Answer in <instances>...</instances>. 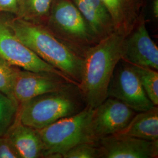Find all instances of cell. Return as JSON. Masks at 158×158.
Masks as SVG:
<instances>
[{
    "mask_svg": "<svg viewBox=\"0 0 158 158\" xmlns=\"http://www.w3.org/2000/svg\"><path fill=\"white\" fill-rule=\"evenodd\" d=\"M7 21L25 45L43 60L79 85L85 52L57 38L44 24L16 17Z\"/></svg>",
    "mask_w": 158,
    "mask_h": 158,
    "instance_id": "cell-1",
    "label": "cell"
},
{
    "mask_svg": "<svg viewBox=\"0 0 158 158\" xmlns=\"http://www.w3.org/2000/svg\"><path fill=\"white\" fill-rule=\"evenodd\" d=\"M126 36L114 31L85 51L79 87L87 106L94 108L107 98L108 87L116 66L121 60Z\"/></svg>",
    "mask_w": 158,
    "mask_h": 158,
    "instance_id": "cell-2",
    "label": "cell"
},
{
    "mask_svg": "<svg viewBox=\"0 0 158 158\" xmlns=\"http://www.w3.org/2000/svg\"><path fill=\"white\" fill-rule=\"evenodd\" d=\"M86 106L79 85L69 83L59 90L19 104L17 117L23 124L41 130L60 119L79 113Z\"/></svg>",
    "mask_w": 158,
    "mask_h": 158,
    "instance_id": "cell-3",
    "label": "cell"
},
{
    "mask_svg": "<svg viewBox=\"0 0 158 158\" xmlns=\"http://www.w3.org/2000/svg\"><path fill=\"white\" fill-rule=\"evenodd\" d=\"M93 110L86 106L79 113L38 130L45 148L44 158H62L64 153L78 144L98 141L91 127Z\"/></svg>",
    "mask_w": 158,
    "mask_h": 158,
    "instance_id": "cell-4",
    "label": "cell"
},
{
    "mask_svg": "<svg viewBox=\"0 0 158 158\" xmlns=\"http://www.w3.org/2000/svg\"><path fill=\"white\" fill-rule=\"evenodd\" d=\"M44 25L57 38L83 52L99 42L70 0H54Z\"/></svg>",
    "mask_w": 158,
    "mask_h": 158,
    "instance_id": "cell-5",
    "label": "cell"
},
{
    "mask_svg": "<svg viewBox=\"0 0 158 158\" xmlns=\"http://www.w3.org/2000/svg\"><path fill=\"white\" fill-rule=\"evenodd\" d=\"M0 57L14 67L35 72L57 74L76 82L40 59L17 37L7 19L2 18H0Z\"/></svg>",
    "mask_w": 158,
    "mask_h": 158,
    "instance_id": "cell-6",
    "label": "cell"
},
{
    "mask_svg": "<svg viewBox=\"0 0 158 158\" xmlns=\"http://www.w3.org/2000/svg\"><path fill=\"white\" fill-rule=\"evenodd\" d=\"M107 97L118 100L136 112L155 106L148 97L134 66L123 60L114 70L108 87Z\"/></svg>",
    "mask_w": 158,
    "mask_h": 158,
    "instance_id": "cell-7",
    "label": "cell"
},
{
    "mask_svg": "<svg viewBox=\"0 0 158 158\" xmlns=\"http://www.w3.org/2000/svg\"><path fill=\"white\" fill-rule=\"evenodd\" d=\"M121 60L131 64L158 70V48L151 38L143 18H139L125 38Z\"/></svg>",
    "mask_w": 158,
    "mask_h": 158,
    "instance_id": "cell-8",
    "label": "cell"
},
{
    "mask_svg": "<svg viewBox=\"0 0 158 158\" xmlns=\"http://www.w3.org/2000/svg\"><path fill=\"white\" fill-rule=\"evenodd\" d=\"M69 83H78L57 74L35 72L18 68L13 86V96L19 104L36 96L59 90Z\"/></svg>",
    "mask_w": 158,
    "mask_h": 158,
    "instance_id": "cell-9",
    "label": "cell"
},
{
    "mask_svg": "<svg viewBox=\"0 0 158 158\" xmlns=\"http://www.w3.org/2000/svg\"><path fill=\"white\" fill-rule=\"evenodd\" d=\"M136 112L118 100L107 97L93 108L91 127L96 139L118 133L128 124Z\"/></svg>",
    "mask_w": 158,
    "mask_h": 158,
    "instance_id": "cell-10",
    "label": "cell"
},
{
    "mask_svg": "<svg viewBox=\"0 0 158 158\" xmlns=\"http://www.w3.org/2000/svg\"><path fill=\"white\" fill-rule=\"evenodd\" d=\"M98 144L102 150V158L158 157V140L150 141L115 134L100 138Z\"/></svg>",
    "mask_w": 158,
    "mask_h": 158,
    "instance_id": "cell-11",
    "label": "cell"
},
{
    "mask_svg": "<svg viewBox=\"0 0 158 158\" xmlns=\"http://www.w3.org/2000/svg\"><path fill=\"white\" fill-rule=\"evenodd\" d=\"M5 136L19 158H44L45 148L38 130L23 124L18 117Z\"/></svg>",
    "mask_w": 158,
    "mask_h": 158,
    "instance_id": "cell-12",
    "label": "cell"
},
{
    "mask_svg": "<svg viewBox=\"0 0 158 158\" xmlns=\"http://www.w3.org/2000/svg\"><path fill=\"white\" fill-rule=\"evenodd\" d=\"M100 41L115 31L112 18L101 0H72Z\"/></svg>",
    "mask_w": 158,
    "mask_h": 158,
    "instance_id": "cell-13",
    "label": "cell"
},
{
    "mask_svg": "<svg viewBox=\"0 0 158 158\" xmlns=\"http://www.w3.org/2000/svg\"><path fill=\"white\" fill-rule=\"evenodd\" d=\"M112 18L115 31L127 36L135 26L139 17L141 0H101Z\"/></svg>",
    "mask_w": 158,
    "mask_h": 158,
    "instance_id": "cell-14",
    "label": "cell"
},
{
    "mask_svg": "<svg viewBox=\"0 0 158 158\" xmlns=\"http://www.w3.org/2000/svg\"><path fill=\"white\" fill-rule=\"evenodd\" d=\"M117 134L150 141L158 140V106L136 113L128 124Z\"/></svg>",
    "mask_w": 158,
    "mask_h": 158,
    "instance_id": "cell-15",
    "label": "cell"
},
{
    "mask_svg": "<svg viewBox=\"0 0 158 158\" xmlns=\"http://www.w3.org/2000/svg\"><path fill=\"white\" fill-rule=\"evenodd\" d=\"M54 0H19L17 15L19 18L35 23H46Z\"/></svg>",
    "mask_w": 158,
    "mask_h": 158,
    "instance_id": "cell-16",
    "label": "cell"
},
{
    "mask_svg": "<svg viewBox=\"0 0 158 158\" xmlns=\"http://www.w3.org/2000/svg\"><path fill=\"white\" fill-rule=\"evenodd\" d=\"M19 104L17 101L0 92V136H5L15 122Z\"/></svg>",
    "mask_w": 158,
    "mask_h": 158,
    "instance_id": "cell-17",
    "label": "cell"
},
{
    "mask_svg": "<svg viewBox=\"0 0 158 158\" xmlns=\"http://www.w3.org/2000/svg\"><path fill=\"white\" fill-rule=\"evenodd\" d=\"M140 79L148 97L154 106L158 105V70L151 68L132 65Z\"/></svg>",
    "mask_w": 158,
    "mask_h": 158,
    "instance_id": "cell-18",
    "label": "cell"
},
{
    "mask_svg": "<svg viewBox=\"0 0 158 158\" xmlns=\"http://www.w3.org/2000/svg\"><path fill=\"white\" fill-rule=\"evenodd\" d=\"M18 69L0 57V92L14 100L13 86Z\"/></svg>",
    "mask_w": 158,
    "mask_h": 158,
    "instance_id": "cell-19",
    "label": "cell"
},
{
    "mask_svg": "<svg viewBox=\"0 0 158 158\" xmlns=\"http://www.w3.org/2000/svg\"><path fill=\"white\" fill-rule=\"evenodd\" d=\"M101 148L97 142H85L72 148L63 155V158H102Z\"/></svg>",
    "mask_w": 158,
    "mask_h": 158,
    "instance_id": "cell-20",
    "label": "cell"
},
{
    "mask_svg": "<svg viewBox=\"0 0 158 158\" xmlns=\"http://www.w3.org/2000/svg\"><path fill=\"white\" fill-rule=\"evenodd\" d=\"M0 158H19L6 136H0Z\"/></svg>",
    "mask_w": 158,
    "mask_h": 158,
    "instance_id": "cell-21",
    "label": "cell"
},
{
    "mask_svg": "<svg viewBox=\"0 0 158 158\" xmlns=\"http://www.w3.org/2000/svg\"><path fill=\"white\" fill-rule=\"evenodd\" d=\"M19 0H0V11L10 12L17 15Z\"/></svg>",
    "mask_w": 158,
    "mask_h": 158,
    "instance_id": "cell-22",
    "label": "cell"
},
{
    "mask_svg": "<svg viewBox=\"0 0 158 158\" xmlns=\"http://www.w3.org/2000/svg\"><path fill=\"white\" fill-rule=\"evenodd\" d=\"M152 11L154 17L156 18L158 17V0H154L152 4Z\"/></svg>",
    "mask_w": 158,
    "mask_h": 158,
    "instance_id": "cell-23",
    "label": "cell"
},
{
    "mask_svg": "<svg viewBox=\"0 0 158 158\" xmlns=\"http://www.w3.org/2000/svg\"><path fill=\"white\" fill-rule=\"evenodd\" d=\"M0 12H1V11H0Z\"/></svg>",
    "mask_w": 158,
    "mask_h": 158,
    "instance_id": "cell-24",
    "label": "cell"
}]
</instances>
